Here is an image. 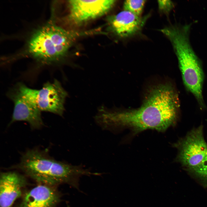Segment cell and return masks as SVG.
<instances>
[{
    "label": "cell",
    "instance_id": "obj_1",
    "mask_svg": "<svg viewBox=\"0 0 207 207\" xmlns=\"http://www.w3.org/2000/svg\"><path fill=\"white\" fill-rule=\"evenodd\" d=\"M146 97L142 105L136 109H110L101 107L97 115L98 125L102 129L112 132L129 127L136 134L148 129L164 132L175 124L180 103L172 85H156Z\"/></svg>",
    "mask_w": 207,
    "mask_h": 207
},
{
    "label": "cell",
    "instance_id": "obj_2",
    "mask_svg": "<svg viewBox=\"0 0 207 207\" xmlns=\"http://www.w3.org/2000/svg\"><path fill=\"white\" fill-rule=\"evenodd\" d=\"M13 168L21 170L41 184L57 186L65 183L76 189L80 177L95 175L82 165H73L56 160L46 152L37 149L27 150Z\"/></svg>",
    "mask_w": 207,
    "mask_h": 207
},
{
    "label": "cell",
    "instance_id": "obj_3",
    "mask_svg": "<svg viewBox=\"0 0 207 207\" xmlns=\"http://www.w3.org/2000/svg\"><path fill=\"white\" fill-rule=\"evenodd\" d=\"M75 34L53 23H49L31 37L28 44L29 53L32 57L43 63L57 62L66 55Z\"/></svg>",
    "mask_w": 207,
    "mask_h": 207
},
{
    "label": "cell",
    "instance_id": "obj_4",
    "mask_svg": "<svg viewBox=\"0 0 207 207\" xmlns=\"http://www.w3.org/2000/svg\"><path fill=\"white\" fill-rule=\"evenodd\" d=\"M189 36L186 32H179L173 35L170 41L177 58L185 87L195 97L201 108H204V73L200 61L191 46Z\"/></svg>",
    "mask_w": 207,
    "mask_h": 207
},
{
    "label": "cell",
    "instance_id": "obj_5",
    "mask_svg": "<svg viewBox=\"0 0 207 207\" xmlns=\"http://www.w3.org/2000/svg\"><path fill=\"white\" fill-rule=\"evenodd\" d=\"M37 89L30 88L19 83L8 94L14 103V109L9 124L17 121L27 122L32 129L41 128L43 125L37 102Z\"/></svg>",
    "mask_w": 207,
    "mask_h": 207
},
{
    "label": "cell",
    "instance_id": "obj_6",
    "mask_svg": "<svg viewBox=\"0 0 207 207\" xmlns=\"http://www.w3.org/2000/svg\"><path fill=\"white\" fill-rule=\"evenodd\" d=\"M174 145L178 151L177 161L189 170L195 167L203 160L207 150L203 126L193 129Z\"/></svg>",
    "mask_w": 207,
    "mask_h": 207
},
{
    "label": "cell",
    "instance_id": "obj_7",
    "mask_svg": "<svg viewBox=\"0 0 207 207\" xmlns=\"http://www.w3.org/2000/svg\"><path fill=\"white\" fill-rule=\"evenodd\" d=\"M115 0H70L68 18L73 24L80 25L101 17L112 8Z\"/></svg>",
    "mask_w": 207,
    "mask_h": 207
},
{
    "label": "cell",
    "instance_id": "obj_8",
    "mask_svg": "<svg viewBox=\"0 0 207 207\" xmlns=\"http://www.w3.org/2000/svg\"><path fill=\"white\" fill-rule=\"evenodd\" d=\"M68 95L57 80L55 79L52 82H48L41 89L37 90L38 107L41 111L49 112L62 116Z\"/></svg>",
    "mask_w": 207,
    "mask_h": 207
},
{
    "label": "cell",
    "instance_id": "obj_9",
    "mask_svg": "<svg viewBox=\"0 0 207 207\" xmlns=\"http://www.w3.org/2000/svg\"><path fill=\"white\" fill-rule=\"evenodd\" d=\"M150 16L149 14L143 16H138L124 10L110 16L108 21L113 33L120 38H127L140 32Z\"/></svg>",
    "mask_w": 207,
    "mask_h": 207
},
{
    "label": "cell",
    "instance_id": "obj_10",
    "mask_svg": "<svg viewBox=\"0 0 207 207\" xmlns=\"http://www.w3.org/2000/svg\"><path fill=\"white\" fill-rule=\"evenodd\" d=\"M27 184L24 176L14 171L1 173L0 176V207H11L22 195Z\"/></svg>",
    "mask_w": 207,
    "mask_h": 207
},
{
    "label": "cell",
    "instance_id": "obj_11",
    "mask_svg": "<svg viewBox=\"0 0 207 207\" xmlns=\"http://www.w3.org/2000/svg\"><path fill=\"white\" fill-rule=\"evenodd\" d=\"M61 197L57 186L39 184L24 194L18 207H55Z\"/></svg>",
    "mask_w": 207,
    "mask_h": 207
},
{
    "label": "cell",
    "instance_id": "obj_12",
    "mask_svg": "<svg viewBox=\"0 0 207 207\" xmlns=\"http://www.w3.org/2000/svg\"><path fill=\"white\" fill-rule=\"evenodd\" d=\"M145 3V0H128L124 1V10L138 16H140Z\"/></svg>",
    "mask_w": 207,
    "mask_h": 207
},
{
    "label": "cell",
    "instance_id": "obj_13",
    "mask_svg": "<svg viewBox=\"0 0 207 207\" xmlns=\"http://www.w3.org/2000/svg\"><path fill=\"white\" fill-rule=\"evenodd\" d=\"M189 171L193 173L204 182L207 183V150L201 162Z\"/></svg>",
    "mask_w": 207,
    "mask_h": 207
},
{
    "label": "cell",
    "instance_id": "obj_14",
    "mask_svg": "<svg viewBox=\"0 0 207 207\" xmlns=\"http://www.w3.org/2000/svg\"><path fill=\"white\" fill-rule=\"evenodd\" d=\"M158 3L159 11L165 14H168L174 7V3L170 0H159Z\"/></svg>",
    "mask_w": 207,
    "mask_h": 207
},
{
    "label": "cell",
    "instance_id": "obj_15",
    "mask_svg": "<svg viewBox=\"0 0 207 207\" xmlns=\"http://www.w3.org/2000/svg\"><path fill=\"white\" fill-rule=\"evenodd\" d=\"M67 207H69V206H68Z\"/></svg>",
    "mask_w": 207,
    "mask_h": 207
}]
</instances>
